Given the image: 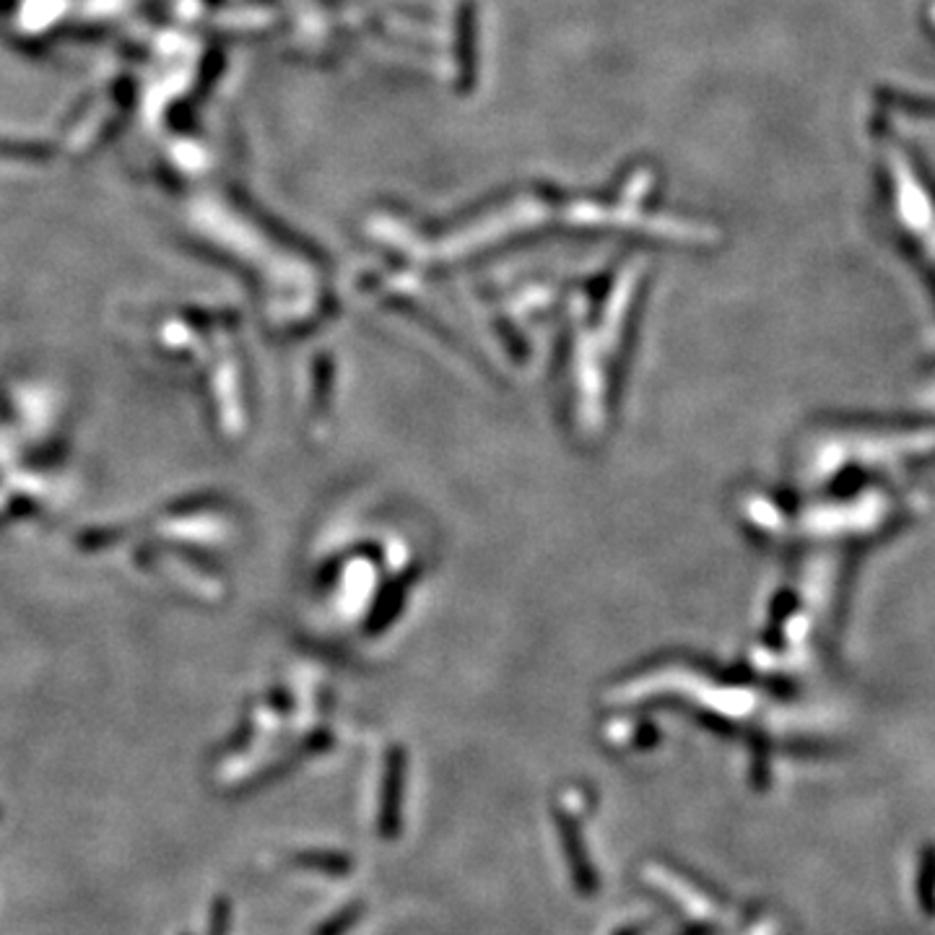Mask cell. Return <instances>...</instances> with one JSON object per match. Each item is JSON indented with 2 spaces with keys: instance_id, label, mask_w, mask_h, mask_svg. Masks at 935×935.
Segmentation results:
<instances>
[{
  "instance_id": "cell-1",
  "label": "cell",
  "mask_w": 935,
  "mask_h": 935,
  "mask_svg": "<svg viewBox=\"0 0 935 935\" xmlns=\"http://www.w3.org/2000/svg\"><path fill=\"white\" fill-rule=\"evenodd\" d=\"M559 829H561L564 848H567L571 875H575L577 886H580L582 892L590 894L592 889H596V875H592V868L588 863V858H585V848H582V842H580V831H577V827L567 819V816H559Z\"/></svg>"
},
{
  "instance_id": "cell-2",
  "label": "cell",
  "mask_w": 935,
  "mask_h": 935,
  "mask_svg": "<svg viewBox=\"0 0 935 935\" xmlns=\"http://www.w3.org/2000/svg\"><path fill=\"white\" fill-rule=\"evenodd\" d=\"M403 764L400 756L390 761L388 779H385V796H382V813H380V829L382 837H396L400 827V796H403Z\"/></svg>"
},
{
  "instance_id": "cell-3",
  "label": "cell",
  "mask_w": 935,
  "mask_h": 935,
  "mask_svg": "<svg viewBox=\"0 0 935 935\" xmlns=\"http://www.w3.org/2000/svg\"><path fill=\"white\" fill-rule=\"evenodd\" d=\"M304 865H321V868H328L333 873H346L348 871V860L346 858H338V855H325V858H317V855H307L302 858Z\"/></svg>"
},
{
  "instance_id": "cell-4",
  "label": "cell",
  "mask_w": 935,
  "mask_h": 935,
  "mask_svg": "<svg viewBox=\"0 0 935 935\" xmlns=\"http://www.w3.org/2000/svg\"><path fill=\"white\" fill-rule=\"evenodd\" d=\"M619 935H637L634 931H623V933H619Z\"/></svg>"
}]
</instances>
